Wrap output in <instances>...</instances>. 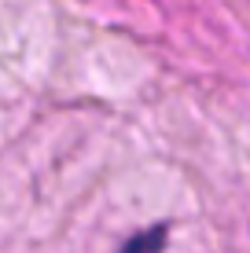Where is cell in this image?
Returning <instances> with one entry per match:
<instances>
[{"instance_id":"1","label":"cell","mask_w":250,"mask_h":253,"mask_svg":"<svg viewBox=\"0 0 250 253\" xmlns=\"http://www.w3.org/2000/svg\"><path fill=\"white\" fill-rule=\"evenodd\" d=\"M162 246H166V224L133 235V239L122 246V253H162Z\"/></svg>"}]
</instances>
